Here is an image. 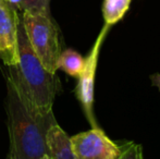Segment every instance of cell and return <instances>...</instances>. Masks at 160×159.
<instances>
[{
	"mask_svg": "<svg viewBox=\"0 0 160 159\" xmlns=\"http://www.w3.org/2000/svg\"><path fill=\"white\" fill-rule=\"evenodd\" d=\"M21 13L7 0H0V60L4 66H15L19 61L18 34Z\"/></svg>",
	"mask_w": 160,
	"mask_h": 159,
	"instance_id": "6",
	"label": "cell"
},
{
	"mask_svg": "<svg viewBox=\"0 0 160 159\" xmlns=\"http://www.w3.org/2000/svg\"><path fill=\"white\" fill-rule=\"evenodd\" d=\"M131 1L132 0H103L101 10L105 24L112 26L121 21L130 8Z\"/></svg>",
	"mask_w": 160,
	"mask_h": 159,
	"instance_id": "9",
	"label": "cell"
},
{
	"mask_svg": "<svg viewBox=\"0 0 160 159\" xmlns=\"http://www.w3.org/2000/svg\"><path fill=\"white\" fill-rule=\"evenodd\" d=\"M6 159H13L12 157H11V156L10 155H9V154H8V156H7V158Z\"/></svg>",
	"mask_w": 160,
	"mask_h": 159,
	"instance_id": "14",
	"label": "cell"
},
{
	"mask_svg": "<svg viewBox=\"0 0 160 159\" xmlns=\"http://www.w3.org/2000/svg\"><path fill=\"white\" fill-rule=\"evenodd\" d=\"M76 159H120L122 147L110 140L99 127L71 137Z\"/></svg>",
	"mask_w": 160,
	"mask_h": 159,
	"instance_id": "5",
	"label": "cell"
},
{
	"mask_svg": "<svg viewBox=\"0 0 160 159\" xmlns=\"http://www.w3.org/2000/svg\"><path fill=\"white\" fill-rule=\"evenodd\" d=\"M85 64V58H83L78 51L74 49L68 48L62 50L59 59H58L57 67L62 70L68 75L73 77H78L83 71Z\"/></svg>",
	"mask_w": 160,
	"mask_h": 159,
	"instance_id": "8",
	"label": "cell"
},
{
	"mask_svg": "<svg viewBox=\"0 0 160 159\" xmlns=\"http://www.w3.org/2000/svg\"><path fill=\"white\" fill-rule=\"evenodd\" d=\"M21 21L32 49L51 73H57L58 59L62 52V34L50 10L32 9L21 13Z\"/></svg>",
	"mask_w": 160,
	"mask_h": 159,
	"instance_id": "3",
	"label": "cell"
},
{
	"mask_svg": "<svg viewBox=\"0 0 160 159\" xmlns=\"http://www.w3.org/2000/svg\"><path fill=\"white\" fill-rule=\"evenodd\" d=\"M111 26L105 24L99 32L98 36L92 47L91 51L85 58V64L83 71L81 72L80 77H78V82L75 87V94L78 100L80 102L85 117L91 123L92 127H97V121L94 115V96H95V77L97 66H98V59L102 42L107 36Z\"/></svg>",
	"mask_w": 160,
	"mask_h": 159,
	"instance_id": "4",
	"label": "cell"
},
{
	"mask_svg": "<svg viewBox=\"0 0 160 159\" xmlns=\"http://www.w3.org/2000/svg\"><path fill=\"white\" fill-rule=\"evenodd\" d=\"M34 2L42 10H50V0H34Z\"/></svg>",
	"mask_w": 160,
	"mask_h": 159,
	"instance_id": "12",
	"label": "cell"
},
{
	"mask_svg": "<svg viewBox=\"0 0 160 159\" xmlns=\"http://www.w3.org/2000/svg\"><path fill=\"white\" fill-rule=\"evenodd\" d=\"M42 159H49L48 157H47V156H46V157H44V158H42Z\"/></svg>",
	"mask_w": 160,
	"mask_h": 159,
	"instance_id": "15",
	"label": "cell"
},
{
	"mask_svg": "<svg viewBox=\"0 0 160 159\" xmlns=\"http://www.w3.org/2000/svg\"><path fill=\"white\" fill-rule=\"evenodd\" d=\"M46 146L49 159H76L71 137L58 123L51 125L47 131Z\"/></svg>",
	"mask_w": 160,
	"mask_h": 159,
	"instance_id": "7",
	"label": "cell"
},
{
	"mask_svg": "<svg viewBox=\"0 0 160 159\" xmlns=\"http://www.w3.org/2000/svg\"><path fill=\"white\" fill-rule=\"evenodd\" d=\"M7 117L9 155L13 159H42L48 157L46 134L57 123L55 115L42 113L31 107L17 87L7 79Z\"/></svg>",
	"mask_w": 160,
	"mask_h": 159,
	"instance_id": "1",
	"label": "cell"
},
{
	"mask_svg": "<svg viewBox=\"0 0 160 159\" xmlns=\"http://www.w3.org/2000/svg\"><path fill=\"white\" fill-rule=\"evenodd\" d=\"M150 80H152V83L154 86H156L157 88L160 91V73H155L150 77Z\"/></svg>",
	"mask_w": 160,
	"mask_h": 159,
	"instance_id": "13",
	"label": "cell"
},
{
	"mask_svg": "<svg viewBox=\"0 0 160 159\" xmlns=\"http://www.w3.org/2000/svg\"><path fill=\"white\" fill-rule=\"evenodd\" d=\"M19 61L8 68V77L20 95L35 110L52 113L55 99L62 92V84L57 73L45 69L30 45L22 21L18 34Z\"/></svg>",
	"mask_w": 160,
	"mask_h": 159,
	"instance_id": "2",
	"label": "cell"
},
{
	"mask_svg": "<svg viewBox=\"0 0 160 159\" xmlns=\"http://www.w3.org/2000/svg\"><path fill=\"white\" fill-rule=\"evenodd\" d=\"M120 159H144L142 145L130 143L122 147Z\"/></svg>",
	"mask_w": 160,
	"mask_h": 159,
	"instance_id": "10",
	"label": "cell"
},
{
	"mask_svg": "<svg viewBox=\"0 0 160 159\" xmlns=\"http://www.w3.org/2000/svg\"><path fill=\"white\" fill-rule=\"evenodd\" d=\"M13 8L17 9L18 12L23 13L24 11L32 10V9H39L34 0H7Z\"/></svg>",
	"mask_w": 160,
	"mask_h": 159,
	"instance_id": "11",
	"label": "cell"
}]
</instances>
